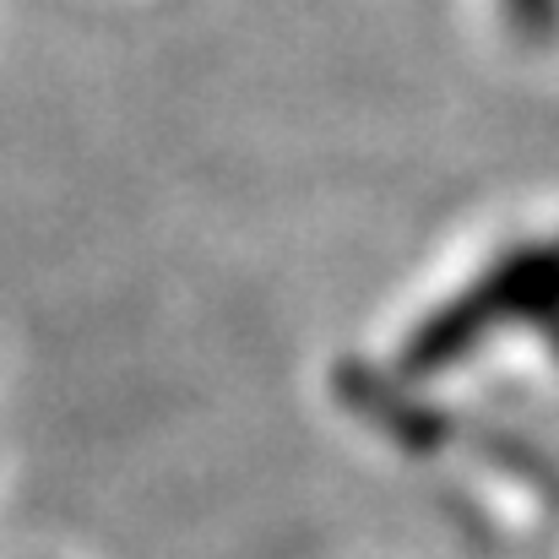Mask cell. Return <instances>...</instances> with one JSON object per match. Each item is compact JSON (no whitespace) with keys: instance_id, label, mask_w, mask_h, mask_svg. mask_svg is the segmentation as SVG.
Wrapping results in <instances>:
<instances>
[{"instance_id":"7a4b0ae2","label":"cell","mask_w":559,"mask_h":559,"mask_svg":"<svg viewBox=\"0 0 559 559\" xmlns=\"http://www.w3.org/2000/svg\"><path fill=\"white\" fill-rule=\"evenodd\" d=\"M337 391H343V402L354 407V413H365L374 429H385L396 445H407V451H440V445H451V435H456V424L440 413V407H424L418 396H402V391H391L385 380L374 370H343L337 374Z\"/></svg>"},{"instance_id":"6da1fadb","label":"cell","mask_w":559,"mask_h":559,"mask_svg":"<svg viewBox=\"0 0 559 559\" xmlns=\"http://www.w3.org/2000/svg\"><path fill=\"white\" fill-rule=\"evenodd\" d=\"M506 326H538L559 354V234L538 245H516L484 277H473L451 305H440L402 348L396 370L407 380L456 370L478 343L500 337Z\"/></svg>"},{"instance_id":"3957f363","label":"cell","mask_w":559,"mask_h":559,"mask_svg":"<svg viewBox=\"0 0 559 559\" xmlns=\"http://www.w3.org/2000/svg\"><path fill=\"white\" fill-rule=\"evenodd\" d=\"M506 11H511L516 33H527V38H549L559 27V0H506Z\"/></svg>"}]
</instances>
